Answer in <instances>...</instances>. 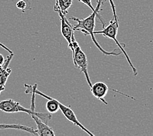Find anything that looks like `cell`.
Masks as SVG:
<instances>
[{"label": "cell", "mask_w": 153, "mask_h": 136, "mask_svg": "<svg viewBox=\"0 0 153 136\" xmlns=\"http://www.w3.org/2000/svg\"><path fill=\"white\" fill-rule=\"evenodd\" d=\"M97 1V5L95 7L96 10L94 11H92L91 15H90L88 17H86L85 19H80L78 18H76V17H70V20H72L74 21H75L76 22V24L74 25V31H81L82 33L85 36H88L90 35V37H91V39L94 43L96 46V47L98 48V49L102 52V54L106 56H117L120 55L123 52H118L117 48L114 49L113 51L109 52L105 50H104L103 48L102 47V46L99 44L98 41L96 40V37L94 36V28H95V25H96V18L98 17V19L100 20V22L102 23L103 28L105 27V23L103 22V20L102 19V16L100 15V11L102 10L101 9V6L103 4L104 2H105L107 0H96Z\"/></svg>", "instance_id": "6da1fadb"}, {"label": "cell", "mask_w": 153, "mask_h": 136, "mask_svg": "<svg viewBox=\"0 0 153 136\" xmlns=\"http://www.w3.org/2000/svg\"><path fill=\"white\" fill-rule=\"evenodd\" d=\"M32 102H31V107L30 109H27L21 106L19 102H15L12 99L5 100L0 102V110L5 113H15L19 112L26 113L29 115H36L45 123L48 124V122L51 119L52 116L51 113H39L36 111V106H35V96L36 93L32 92Z\"/></svg>", "instance_id": "7a4b0ae2"}, {"label": "cell", "mask_w": 153, "mask_h": 136, "mask_svg": "<svg viewBox=\"0 0 153 136\" xmlns=\"http://www.w3.org/2000/svg\"><path fill=\"white\" fill-rule=\"evenodd\" d=\"M119 24L117 23V22L114 20V18L110 21L109 24L107 26L103 27V28L102 30L100 31H94V34H101L103 35L104 37H105L107 38H109V39L113 40L115 43L118 45V47H119L120 49L121 52H123L124 55L125 56V57L126 58V60L128 63V64L130 66V68L132 69V71L134 73V76H137V69L135 68V66L132 64V62L130 60V58L129 57V56L127 54V52H126L124 49V47L126 46L125 44H121L120 42L118 41L117 39V33H118V30H119Z\"/></svg>", "instance_id": "3957f363"}, {"label": "cell", "mask_w": 153, "mask_h": 136, "mask_svg": "<svg viewBox=\"0 0 153 136\" xmlns=\"http://www.w3.org/2000/svg\"><path fill=\"white\" fill-rule=\"evenodd\" d=\"M73 45H74V51L73 52V60L74 64L75 67L81 69V71L84 74L85 79L88 84L90 88L92 86L91 80L90 79V76L88 71V60L87 57L85 53L81 49V47L79 46V43L76 42L75 36L73 37Z\"/></svg>", "instance_id": "277c9868"}, {"label": "cell", "mask_w": 153, "mask_h": 136, "mask_svg": "<svg viewBox=\"0 0 153 136\" xmlns=\"http://www.w3.org/2000/svg\"><path fill=\"white\" fill-rule=\"evenodd\" d=\"M54 10L55 12H56L59 17L60 19V22H61V33L63 37L65 38V39L67 41L68 43V47L71 50V51L74 52V45H73V37H74V27L69 22L68 19L66 18V16L64 15V14H62L61 12L60 9H59L57 7L54 6Z\"/></svg>", "instance_id": "5b68a950"}, {"label": "cell", "mask_w": 153, "mask_h": 136, "mask_svg": "<svg viewBox=\"0 0 153 136\" xmlns=\"http://www.w3.org/2000/svg\"><path fill=\"white\" fill-rule=\"evenodd\" d=\"M13 57L14 54H10L7 57L4 64L0 66V94L5 90L6 83L12 73V69L9 68V65Z\"/></svg>", "instance_id": "8992f818"}, {"label": "cell", "mask_w": 153, "mask_h": 136, "mask_svg": "<svg viewBox=\"0 0 153 136\" xmlns=\"http://www.w3.org/2000/svg\"><path fill=\"white\" fill-rule=\"evenodd\" d=\"M109 90L110 89L106 84L103 82H98L92 84V86L90 87V91H91L92 95L105 105H107L108 103L105 101V97Z\"/></svg>", "instance_id": "52a82bcc"}, {"label": "cell", "mask_w": 153, "mask_h": 136, "mask_svg": "<svg viewBox=\"0 0 153 136\" xmlns=\"http://www.w3.org/2000/svg\"><path fill=\"white\" fill-rule=\"evenodd\" d=\"M31 117L33 119L37 125V132L38 135L40 136H54L55 134L53 129L48 126L47 123H45L40 118L38 117L36 115L32 114Z\"/></svg>", "instance_id": "ba28073f"}, {"label": "cell", "mask_w": 153, "mask_h": 136, "mask_svg": "<svg viewBox=\"0 0 153 136\" xmlns=\"http://www.w3.org/2000/svg\"><path fill=\"white\" fill-rule=\"evenodd\" d=\"M6 129H15V130H22L33 135H38L36 130H34L33 128L27 127L26 126L17 124H0V130H6Z\"/></svg>", "instance_id": "9c48e42d"}, {"label": "cell", "mask_w": 153, "mask_h": 136, "mask_svg": "<svg viewBox=\"0 0 153 136\" xmlns=\"http://www.w3.org/2000/svg\"><path fill=\"white\" fill-rule=\"evenodd\" d=\"M73 4V0H56L54 6L60 9L62 14L64 15L68 13V10Z\"/></svg>", "instance_id": "30bf717a"}, {"label": "cell", "mask_w": 153, "mask_h": 136, "mask_svg": "<svg viewBox=\"0 0 153 136\" xmlns=\"http://www.w3.org/2000/svg\"><path fill=\"white\" fill-rule=\"evenodd\" d=\"M30 2L28 0H19V1L16 3V7L20 10H22V11H25V10L30 9Z\"/></svg>", "instance_id": "8fae6325"}, {"label": "cell", "mask_w": 153, "mask_h": 136, "mask_svg": "<svg viewBox=\"0 0 153 136\" xmlns=\"http://www.w3.org/2000/svg\"><path fill=\"white\" fill-rule=\"evenodd\" d=\"M110 5H111V7L112 9V11L113 14V18L114 20L116 21L117 23L119 24V19H118V16L117 15V11H116V7H115V5H114V3L113 1V0H109Z\"/></svg>", "instance_id": "7c38bea8"}, {"label": "cell", "mask_w": 153, "mask_h": 136, "mask_svg": "<svg viewBox=\"0 0 153 136\" xmlns=\"http://www.w3.org/2000/svg\"><path fill=\"white\" fill-rule=\"evenodd\" d=\"M78 1L82 3H84V4H85L86 5H87L88 7L92 10V11H94V10H96V9L94 7V6L92 5V0H78Z\"/></svg>", "instance_id": "4fadbf2b"}, {"label": "cell", "mask_w": 153, "mask_h": 136, "mask_svg": "<svg viewBox=\"0 0 153 136\" xmlns=\"http://www.w3.org/2000/svg\"><path fill=\"white\" fill-rule=\"evenodd\" d=\"M5 61V60L4 56H3L1 54H0V66L4 64Z\"/></svg>", "instance_id": "5bb4252c"}]
</instances>
